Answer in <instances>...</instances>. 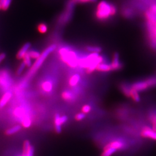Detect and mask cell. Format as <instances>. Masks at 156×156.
Segmentation results:
<instances>
[{
  "mask_svg": "<svg viewBox=\"0 0 156 156\" xmlns=\"http://www.w3.org/2000/svg\"><path fill=\"white\" fill-rule=\"evenodd\" d=\"M103 57L100 56L98 53H92L86 57L80 58L78 66L80 68H86L87 73H90L96 69L97 66L103 63Z\"/></svg>",
  "mask_w": 156,
  "mask_h": 156,
  "instance_id": "obj_1",
  "label": "cell"
},
{
  "mask_svg": "<svg viewBox=\"0 0 156 156\" xmlns=\"http://www.w3.org/2000/svg\"><path fill=\"white\" fill-rule=\"evenodd\" d=\"M116 14V6L107 1H101L97 5L95 12L96 17L100 20H105Z\"/></svg>",
  "mask_w": 156,
  "mask_h": 156,
  "instance_id": "obj_2",
  "label": "cell"
},
{
  "mask_svg": "<svg viewBox=\"0 0 156 156\" xmlns=\"http://www.w3.org/2000/svg\"><path fill=\"white\" fill-rule=\"evenodd\" d=\"M61 59L71 68H76L78 66L79 58L76 53L66 47H63L59 50Z\"/></svg>",
  "mask_w": 156,
  "mask_h": 156,
  "instance_id": "obj_3",
  "label": "cell"
},
{
  "mask_svg": "<svg viewBox=\"0 0 156 156\" xmlns=\"http://www.w3.org/2000/svg\"><path fill=\"white\" fill-rule=\"evenodd\" d=\"M56 48V46L55 45H52L49 46H48L42 53L41 54L40 57L36 59V61H35L34 64L32 66L31 68L28 72L26 78L28 80L30 79L35 73L37 71V70L40 68V67L42 66V64L43 63L46 58L48 57L50 53H51L52 52H53Z\"/></svg>",
  "mask_w": 156,
  "mask_h": 156,
  "instance_id": "obj_4",
  "label": "cell"
},
{
  "mask_svg": "<svg viewBox=\"0 0 156 156\" xmlns=\"http://www.w3.org/2000/svg\"><path fill=\"white\" fill-rule=\"evenodd\" d=\"M156 85V77L151 78L143 81H140L134 83L131 87L136 91H142L147 89L150 87Z\"/></svg>",
  "mask_w": 156,
  "mask_h": 156,
  "instance_id": "obj_5",
  "label": "cell"
},
{
  "mask_svg": "<svg viewBox=\"0 0 156 156\" xmlns=\"http://www.w3.org/2000/svg\"><path fill=\"white\" fill-rule=\"evenodd\" d=\"M68 121L67 116L63 115L60 116L59 114H56L54 116V125L56 132L60 133L61 132V126Z\"/></svg>",
  "mask_w": 156,
  "mask_h": 156,
  "instance_id": "obj_6",
  "label": "cell"
},
{
  "mask_svg": "<svg viewBox=\"0 0 156 156\" xmlns=\"http://www.w3.org/2000/svg\"><path fill=\"white\" fill-rule=\"evenodd\" d=\"M140 135L142 137L156 140V131L149 126H145L142 128Z\"/></svg>",
  "mask_w": 156,
  "mask_h": 156,
  "instance_id": "obj_7",
  "label": "cell"
},
{
  "mask_svg": "<svg viewBox=\"0 0 156 156\" xmlns=\"http://www.w3.org/2000/svg\"><path fill=\"white\" fill-rule=\"evenodd\" d=\"M34 148L31 145L29 140H26L24 142L23 148V156H34Z\"/></svg>",
  "mask_w": 156,
  "mask_h": 156,
  "instance_id": "obj_8",
  "label": "cell"
},
{
  "mask_svg": "<svg viewBox=\"0 0 156 156\" xmlns=\"http://www.w3.org/2000/svg\"><path fill=\"white\" fill-rule=\"evenodd\" d=\"M11 83L10 77L6 72L0 73V87L3 89H7Z\"/></svg>",
  "mask_w": 156,
  "mask_h": 156,
  "instance_id": "obj_9",
  "label": "cell"
},
{
  "mask_svg": "<svg viewBox=\"0 0 156 156\" xmlns=\"http://www.w3.org/2000/svg\"><path fill=\"white\" fill-rule=\"evenodd\" d=\"M106 146L110 147L118 151L124 149L126 146V144L124 141L121 139H116L109 143L108 145H106Z\"/></svg>",
  "mask_w": 156,
  "mask_h": 156,
  "instance_id": "obj_10",
  "label": "cell"
},
{
  "mask_svg": "<svg viewBox=\"0 0 156 156\" xmlns=\"http://www.w3.org/2000/svg\"><path fill=\"white\" fill-rule=\"evenodd\" d=\"M112 70H118L121 68V64L119 60V56L118 53H115L113 56V61L110 64Z\"/></svg>",
  "mask_w": 156,
  "mask_h": 156,
  "instance_id": "obj_11",
  "label": "cell"
},
{
  "mask_svg": "<svg viewBox=\"0 0 156 156\" xmlns=\"http://www.w3.org/2000/svg\"><path fill=\"white\" fill-rule=\"evenodd\" d=\"M31 44L30 43H25L20 49L17 54V58L18 59H22L24 57V56L29 51L30 48Z\"/></svg>",
  "mask_w": 156,
  "mask_h": 156,
  "instance_id": "obj_12",
  "label": "cell"
},
{
  "mask_svg": "<svg viewBox=\"0 0 156 156\" xmlns=\"http://www.w3.org/2000/svg\"><path fill=\"white\" fill-rule=\"evenodd\" d=\"M12 97V93L11 91L6 92L0 100V109L4 108Z\"/></svg>",
  "mask_w": 156,
  "mask_h": 156,
  "instance_id": "obj_13",
  "label": "cell"
},
{
  "mask_svg": "<svg viewBox=\"0 0 156 156\" xmlns=\"http://www.w3.org/2000/svg\"><path fill=\"white\" fill-rule=\"evenodd\" d=\"M61 96L64 100L66 101H68V102L73 101L75 98V96L74 95V94L72 92L68 91V90L63 91L61 94Z\"/></svg>",
  "mask_w": 156,
  "mask_h": 156,
  "instance_id": "obj_14",
  "label": "cell"
},
{
  "mask_svg": "<svg viewBox=\"0 0 156 156\" xmlns=\"http://www.w3.org/2000/svg\"><path fill=\"white\" fill-rule=\"evenodd\" d=\"M80 79V76L78 73L73 74L69 78V85L70 86H76Z\"/></svg>",
  "mask_w": 156,
  "mask_h": 156,
  "instance_id": "obj_15",
  "label": "cell"
},
{
  "mask_svg": "<svg viewBox=\"0 0 156 156\" xmlns=\"http://www.w3.org/2000/svg\"><path fill=\"white\" fill-rule=\"evenodd\" d=\"M53 88V85L52 81L46 80L42 84V89L43 91L46 93L51 92Z\"/></svg>",
  "mask_w": 156,
  "mask_h": 156,
  "instance_id": "obj_16",
  "label": "cell"
},
{
  "mask_svg": "<svg viewBox=\"0 0 156 156\" xmlns=\"http://www.w3.org/2000/svg\"><path fill=\"white\" fill-rule=\"evenodd\" d=\"M96 69L98 70V71L104 72H109V71L112 70L110 65L106 64V63H101L99 64L97 66Z\"/></svg>",
  "mask_w": 156,
  "mask_h": 156,
  "instance_id": "obj_17",
  "label": "cell"
},
{
  "mask_svg": "<svg viewBox=\"0 0 156 156\" xmlns=\"http://www.w3.org/2000/svg\"><path fill=\"white\" fill-rule=\"evenodd\" d=\"M116 152V150L115 149L106 145L104 147L103 152L101 153V156H112Z\"/></svg>",
  "mask_w": 156,
  "mask_h": 156,
  "instance_id": "obj_18",
  "label": "cell"
},
{
  "mask_svg": "<svg viewBox=\"0 0 156 156\" xmlns=\"http://www.w3.org/2000/svg\"><path fill=\"white\" fill-rule=\"evenodd\" d=\"M21 127L20 125H15L9 129H8L6 132H5V134L7 135H14L15 134H16L17 132H19V131H20Z\"/></svg>",
  "mask_w": 156,
  "mask_h": 156,
  "instance_id": "obj_19",
  "label": "cell"
},
{
  "mask_svg": "<svg viewBox=\"0 0 156 156\" xmlns=\"http://www.w3.org/2000/svg\"><path fill=\"white\" fill-rule=\"evenodd\" d=\"M130 97H131L134 101L137 102V103L139 102L140 100L138 92L136 91L135 90L133 89L131 87V90H130Z\"/></svg>",
  "mask_w": 156,
  "mask_h": 156,
  "instance_id": "obj_20",
  "label": "cell"
},
{
  "mask_svg": "<svg viewBox=\"0 0 156 156\" xmlns=\"http://www.w3.org/2000/svg\"><path fill=\"white\" fill-rule=\"evenodd\" d=\"M149 120L152 124V128L156 131V110L150 113L149 115Z\"/></svg>",
  "mask_w": 156,
  "mask_h": 156,
  "instance_id": "obj_21",
  "label": "cell"
},
{
  "mask_svg": "<svg viewBox=\"0 0 156 156\" xmlns=\"http://www.w3.org/2000/svg\"><path fill=\"white\" fill-rule=\"evenodd\" d=\"M121 90L122 92L124 93V94L127 96L130 97V90H131V87L128 86V85L124 84L121 86Z\"/></svg>",
  "mask_w": 156,
  "mask_h": 156,
  "instance_id": "obj_22",
  "label": "cell"
},
{
  "mask_svg": "<svg viewBox=\"0 0 156 156\" xmlns=\"http://www.w3.org/2000/svg\"><path fill=\"white\" fill-rule=\"evenodd\" d=\"M23 63L25 64L26 67H30L32 66V63H31V58L28 55V53L24 56L23 57Z\"/></svg>",
  "mask_w": 156,
  "mask_h": 156,
  "instance_id": "obj_23",
  "label": "cell"
},
{
  "mask_svg": "<svg viewBox=\"0 0 156 156\" xmlns=\"http://www.w3.org/2000/svg\"><path fill=\"white\" fill-rule=\"evenodd\" d=\"M22 124L25 128H28L31 125V120L30 117L26 116L22 119Z\"/></svg>",
  "mask_w": 156,
  "mask_h": 156,
  "instance_id": "obj_24",
  "label": "cell"
},
{
  "mask_svg": "<svg viewBox=\"0 0 156 156\" xmlns=\"http://www.w3.org/2000/svg\"><path fill=\"white\" fill-rule=\"evenodd\" d=\"M15 115L18 118H22L25 115V111L22 108H17L15 110ZM26 116V115H24ZM24 118V117H23Z\"/></svg>",
  "mask_w": 156,
  "mask_h": 156,
  "instance_id": "obj_25",
  "label": "cell"
},
{
  "mask_svg": "<svg viewBox=\"0 0 156 156\" xmlns=\"http://www.w3.org/2000/svg\"><path fill=\"white\" fill-rule=\"evenodd\" d=\"M38 30L39 32L42 34L46 33L48 31V26L45 23H41L38 26Z\"/></svg>",
  "mask_w": 156,
  "mask_h": 156,
  "instance_id": "obj_26",
  "label": "cell"
},
{
  "mask_svg": "<svg viewBox=\"0 0 156 156\" xmlns=\"http://www.w3.org/2000/svg\"><path fill=\"white\" fill-rule=\"evenodd\" d=\"M28 55L30 56V57H31V58H33V59H38L40 56H41V54L39 52L36 51H30L28 52Z\"/></svg>",
  "mask_w": 156,
  "mask_h": 156,
  "instance_id": "obj_27",
  "label": "cell"
},
{
  "mask_svg": "<svg viewBox=\"0 0 156 156\" xmlns=\"http://www.w3.org/2000/svg\"><path fill=\"white\" fill-rule=\"evenodd\" d=\"M87 50L89 52L94 53H99L101 51V48L98 46H89L86 48Z\"/></svg>",
  "mask_w": 156,
  "mask_h": 156,
  "instance_id": "obj_28",
  "label": "cell"
},
{
  "mask_svg": "<svg viewBox=\"0 0 156 156\" xmlns=\"http://www.w3.org/2000/svg\"><path fill=\"white\" fill-rule=\"evenodd\" d=\"M97 0H70V2L72 4H75L76 3H92L96 2Z\"/></svg>",
  "mask_w": 156,
  "mask_h": 156,
  "instance_id": "obj_29",
  "label": "cell"
},
{
  "mask_svg": "<svg viewBox=\"0 0 156 156\" xmlns=\"http://www.w3.org/2000/svg\"><path fill=\"white\" fill-rule=\"evenodd\" d=\"M12 2V0H5L2 4L1 5L2 6V9L4 11H5L8 9L9 6L11 5V4Z\"/></svg>",
  "mask_w": 156,
  "mask_h": 156,
  "instance_id": "obj_30",
  "label": "cell"
},
{
  "mask_svg": "<svg viewBox=\"0 0 156 156\" xmlns=\"http://www.w3.org/2000/svg\"><path fill=\"white\" fill-rule=\"evenodd\" d=\"M85 118H86V114L83 112L77 113L75 116V119L77 121H81L83 120Z\"/></svg>",
  "mask_w": 156,
  "mask_h": 156,
  "instance_id": "obj_31",
  "label": "cell"
},
{
  "mask_svg": "<svg viewBox=\"0 0 156 156\" xmlns=\"http://www.w3.org/2000/svg\"><path fill=\"white\" fill-rule=\"evenodd\" d=\"M147 12L153 16H156V4L152 5Z\"/></svg>",
  "mask_w": 156,
  "mask_h": 156,
  "instance_id": "obj_32",
  "label": "cell"
},
{
  "mask_svg": "<svg viewBox=\"0 0 156 156\" xmlns=\"http://www.w3.org/2000/svg\"><path fill=\"white\" fill-rule=\"evenodd\" d=\"M91 110V107L89 105H85L82 108V112L86 114L89 113Z\"/></svg>",
  "mask_w": 156,
  "mask_h": 156,
  "instance_id": "obj_33",
  "label": "cell"
},
{
  "mask_svg": "<svg viewBox=\"0 0 156 156\" xmlns=\"http://www.w3.org/2000/svg\"><path fill=\"white\" fill-rule=\"evenodd\" d=\"M26 67V66L25 64L23 62L21 64H20V65L19 66V67H18V68L17 69V71H16L17 75H20L22 73V72L23 71V70Z\"/></svg>",
  "mask_w": 156,
  "mask_h": 156,
  "instance_id": "obj_34",
  "label": "cell"
},
{
  "mask_svg": "<svg viewBox=\"0 0 156 156\" xmlns=\"http://www.w3.org/2000/svg\"><path fill=\"white\" fill-rule=\"evenodd\" d=\"M6 55L5 53H1L0 54V63L5 58Z\"/></svg>",
  "mask_w": 156,
  "mask_h": 156,
  "instance_id": "obj_35",
  "label": "cell"
},
{
  "mask_svg": "<svg viewBox=\"0 0 156 156\" xmlns=\"http://www.w3.org/2000/svg\"><path fill=\"white\" fill-rule=\"evenodd\" d=\"M5 1V0H0V4H1V5H2V3H3V2H4Z\"/></svg>",
  "mask_w": 156,
  "mask_h": 156,
  "instance_id": "obj_36",
  "label": "cell"
},
{
  "mask_svg": "<svg viewBox=\"0 0 156 156\" xmlns=\"http://www.w3.org/2000/svg\"><path fill=\"white\" fill-rule=\"evenodd\" d=\"M0 9H2V6H1V4H0Z\"/></svg>",
  "mask_w": 156,
  "mask_h": 156,
  "instance_id": "obj_37",
  "label": "cell"
},
{
  "mask_svg": "<svg viewBox=\"0 0 156 156\" xmlns=\"http://www.w3.org/2000/svg\"></svg>",
  "mask_w": 156,
  "mask_h": 156,
  "instance_id": "obj_38",
  "label": "cell"
}]
</instances>
